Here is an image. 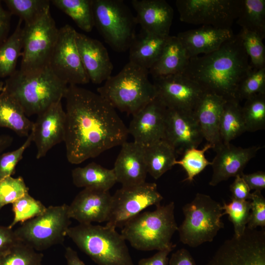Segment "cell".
<instances>
[{
  "instance_id": "obj_1",
  "label": "cell",
  "mask_w": 265,
  "mask_h": 265,
  "mask_svg": "<svg viewBox=\"0 0 265 265\" xmlns=\"http://www.w3.org/2000/svg\"><path fill=\"white\" fill-rule=\"evenodd\" d=\"M66 100V157L80 164L127 141L128 130L115 109L98 93L69 85Z\"/></svg>"
},
{
  "instance_id": "obj_2",
  "label": "cell",
  "mask_w": 265,
  "mask_h": 265,
  "mask_svg": "<svg viewBox=\"0 0 265 265\" xmlns=\"http://www.w3.org/2000/svg\"><path fill=\"white\" fill-rule=\"evenodd\" d=\"M249 60L240 37L234 34L217 50L190 58L183 74L205 92L239 101V86L252 68Z\"/></svg>"
},
{
  "instance_id": "obj_3",
  "label": "cell",
  "mask_w": 265,
  "mask_h": 265,
  "mask_svg": "<svg viewBox=\"0 0 265 265\" xmlns=\"http://www.w3.org/2000/svg\"><path fill=\"white\" fill-rule=\"evenodd\" d=\"M68 85L57 78L48 66L33 74L16 70L5 80L4 90L21 106L27 117L38 115L61 101Z\"/></svg>"
},
{
  "instance_id": "obj_4",
  "label": "cell",
  "mask_w": 265,
  "mask_h": 265,
  "mask_svg": "<svg viewBox=\"0 0 265 265\" xmlns=\"http://www.w3.org/2000/svg\"><path fill=\"white\" fill-rule=\"evenodd\" d=\"M175 205L171 202L153 211L142 212L127 221L121 234L138 250H173L172 237L178 230L174 216Z\"/></svg>"
},
{
  "instance_id": "obj_5",
  "label": "cell",
  "mask_w": 265,
  "mask_h": 265,
  "mask_svg": "<svg viewBox=\"0 0 265 265\" xmlns=\"http://www.w3.org/2000/svg\"><path fill=\"white\" fill-rule=\"evenodd\" d=\"M148 70L129 61L97 91L115 109L132 115L157 96Z\"/></svg>"
},
{
  "instance_id": "obj_6",
  "label": "cell",
  "mask_w": 265,
  "mask_h": 265,
  "mask_svg": "<svg viewBox=\"0 0 265 265\" xmlns=\"http://www.w3.org/2000/svg\"><path fill=\"white\" fill-rule=\"evenodd\" d=\"M67 236L98 265H135L126 240L115 228L79 224L70 227Z\"/></svg>"
},
{
  "instance_id": "obj_7",
  "label": "cell",
  "mask_w": 265,
  "mask_h": 265,
  "mask_svg": "<svg viewBox=\"0 0 265 265\" xmlns=\"http://www.w3.org/2000/svg\"><path fill=\"white\" fill-rule=\"evenodd\" d=\"M183 212L185 219L177 231L180 241L191 247L212 241L224 228L221 220L222 205L209 195L197 193L191 202L183 207Z\"/></svg>"
},
{
  "instance_id": "obj_8",
  "label": "cell",
  "mask_w": 265,
  "mask_h": 265,
  "mask_svg": "<svg viewBox=\"0 0 265 265\" xmlns=\"http://www.w3.org/2000/svg\"><path fill=\"white\" fill-rule=\"evenodd\" d=\"M94 26L115 51H127L134 39L135 17L122 0H92Z\"/></svg>"
},
{
  "instance_id": "obj_9",
  "label": "cell",
  "mask_w": 265,
  "mask_h": 265,
  "mask_svg": "<svg viewBox=\"0 0 265 265\" xmlns=\"http://www.w3.org/2000/svg\"><path fill=\"white\" fill-rule=\"evenodd\" d=\"M68 205L47 207L40 215L14 230L18 239L37 251L63 243L71 224Z\"/></svg>"
},
{
  "instance_id": "obj_10",
  "label": "cell",
  "mask_w": 265,
  "mask_h": 265,
  "mask_svg": "<svg viewBox=\"0 0 265 265\" xmlns=\"http://www.w3.org/2000/svg\"><path fill=\"white\" fill-rule=\"evenodd\" d=\"M58 31L50 11L34 24L25 25L19 69L22 73H36L48 66Z\"/></svg>"
},
{
  "instance_id": "obj_11",
  "label": "cell",
  "mask_w": 265,
  "mask_h": 265,
  "mask_svg": "<svg viewBox=\"0 0 265 265\" xmlns=\"http://www.w3.org/2000/svg\"><path fill=\"white\" fill-rule=\"evenodd\" d=\"M207 265H265V230L247 227L243 234L226 240Z\"/></svg>"
},
{
  "instance_id": "obj_12",
  "label": "cell",
  "mask_w": 265,
  "mask_h": 265,
  "mask_svg": "<svg viewBox=\"0 0 265 265\" xmlns=\"http://www.w3.org/2000/svg\"><path fill=\"white\" fill-rule=\"evenodd\" d=\"M163 197L155 183L122 187L112 195L110 214L106 225L116 229L122 227L129 220L147 208L160 206Z\"/></svg>"
},
{
  "instance_id": "obj_13",
  "label": "cell",
  "mask_w": 265,
  "mask_h": 265,
  "mask_svg": "<svg viewBox=\"0 0 265 265\" xmlns=\"http://www.w3.org/2000/svg\"><path fill=\"white\" fill-rule=\"evenodd\" d=\"M240 0H177L180 20L193 25L231 29Z\"/></svg>"
},
{
  "instance_id": "obj_14",
  "label": "cell",
  "mask_w": 265,
  "mask_h": 265,
  "mask_svg": "<svg viewBox=\"0 0 265 265\" xmlns=\"http://www.w3.org/2000/svg\"><path fill=\"white\" fill-rule=\"evenodd\" d=\"M76 32L68 24L59 29L48 65L54 75L68 85L85 84L90 81L77 47Z\"/></svg>"
},
{
  "instance_id": "obj_15",
  "label": "cell",
  "mask_w": 265,
  "mask_h": 265,
  "mask_svg": "<svg viewBox=\"0 0 265 265\" xmlns=\"http://www.w3.org/2000/svg\"><path fill=\"white\" fill-rule=\"evenodd\" d=\"M153 79L157 96L167 108L193 112L205 92L183 73Z\"/></svg>"
},
{
  "instance_id": "obj_16",
  "label": "cell",
  "mask_w": 265,
  "mask_h": 265,
  "mask_svg": "<svg viewBox=\"0 0 265 265\" xmlns=\"http://www.w3.org/2000/svg\"><path fill=\"white\" fill-rule=\"evenodd\" d=\"M162 139L176 154L183 155L187 149L197 148L204 137L193 112L167 108Z\"/></svg>"
},
{
  "instance_id": "obj_17",
  "label": "cell",
  "mask_w": 265,
  "mask_h": 265,
  "mask_svg": "<svg viewBox=\"0 0 265 265\" xmlns=\"http://www.w3.org/2000/svg\"><path fill=\"white\" fill-rule=\"evenodd\" d=\"M167 107L157 96L132 115L128 128L134 142L147 147L163 139Z\"/></svg>"
},
{
  "instance_id": "obj_18",
  "label": "cell",
  "mask_w": 265,
  "mask_h": 265,
  "mask_svg": "<svg viewBox=\"0 0 265 265\" xmlns=\"http://www.w3.org/2000/svg\"><path fill=\"white\" fill-rule=\"evenodd\" d=\"M65 119L61 101L37 115L29 133L36 147L37 159L45 157L55 145L64 142Z\"/></svg>"
},
{
  "instance_id": "obj_19",
  "label": "cell",
  "mask_w": 265,
  "mask_h": 265,
  "mask_svg": "<svg viewBox=\"0 0 265 265\" xmlns=\"http://www.w3.org/2000/svg\"><path fill=\"white\" fill-rule=\"evenodd\" d=\"M111 203L112 195L109 191L84 188L68 205L69 216L79 224L107 222Z\"/></svg>"
},
{
  "instance_id": "obj_20",
  "label": "cell",
  "mask_w": 265,
  "mask_h": 265,
  "mask_svg": "<svg viewBox=\"0 0 265 265\" xmlns=\"http://www.w3.org/2000/svg\"><path fill=\"white\" fill-rule=\"evenodd\" d=\"M261 148L259 146L242 148L222 144L214 150L216 155L211 162L212 174L209 185L215 186L231 177L241 176L248 162Z\"/></svg>"
},
{
  "instance_id": "obj_21",
  "label": "cell",
  "mask_w": 265,
  "mask_h": 265,
  "mask_svg": "<svg viewBox=\"0 0 265 265\" xmlns=\"http://www.w3.org/2000/svg\"><path fill=\"white\" fill-rule=\"evenodd\" d=\"M76 41L89 80L96 84L106 81L113 69L106 48L99 40L77 31Z\"/></svg>"
},
{
  "instance_id": "obj_22",
  "label": "cell",
  "mask_w": 265,
  "mask_h": 265,
  "mask_svg": "<svg viewBox=\"0 0 265 265\" xmlns=\"http://www.w3.org/2000/svg\"><path fill=\"white\" fill-rule=\"evenodd\" d=\"M137 24L144 32L160 36H169L174 10L164 0H132Z\"/></svg>"
},
{
  "instance_id": "obj_23",
  "label": "cell",
  "mask_w": 265,
  "mask_h": 265,
  "mask_svg": "<svg viewBox=\"0 0 265 265\" xmlns=\"http://www.w3.org/2000/svg\"><path fill=\"white\" fill-rule=\"evenodd\" d=\"M116 182L127 187L145 182L147 170L144 157V148L135 142H125L112 168Z\"/></svg>"
},
{
  "instance_id": "obj_24",
  "label": "cell",
  "mask_w": 265,
  "mask_h": 265,
  "mask_svg": "<svg viewBox=\"0 0 265 265\" xmlns=\"http://www.w3.org/2000/svg\"><path fill=\"white\" fill-rule=\"evenodd\" d=\"M226 101L219 96L205 92L193 112L204 139L212 146L214 150L223 144L219 133V123Z\"/></svg>"
},
{
  "instance_id": "obj_25",
  "label": "cell",
  "mask_w": 265,
  "mask_h": 265,
  "mask_svg": "<svg viewBox=\"0 0 265 265\" xmlns=\"http://www.w3.org/2000/svg\"><path fill=\"white\" fill-rule=\"evenodd\" d=\"M234 35L231 29L203 26L179 33V39L190 58L203 53L208 54L217 50Z\"/></svg>"
},
{
  "instance_id": "obj_26",
  "label": "cell",
  "mask_w": 265,
  "mask_h": 265,
  "mask_svg": "<svg viewBox=\"0 0 265 265\" xmlns=\"http://www.w3.org/2000/svg\"><path fill=\"white\" fill-rule=\"evenodd\" d=\"M190 58L177 36L169 35L155 63L149 70L153 78L183 73Z\"/></svg>"
},
{
  "instance_id": "obj_27",
  "label": "cell",
  "mask_w": 265,
  "mask_h": 265,
  "mask_svg": "<svg viewBox=\"0 0 265 265\" xmlns=\"http://www.w3.org/2000/svg\"><path fill=\"white\" fill-rule=\"evenodd\" d=\"M168 36L144 32L136 35L129 49V61L149 71L159 59Z\"/></svg>"
},
{
  "instance_id": "obj_28",
  "label": "cell",
  "mask_w": 265,
  "mask_h": 265,
  "mask_svg": "<svg viewBox=\"0 0 265 265\" xmlns=\"http://www.w3.org/2000/svg\"><path fill=\"white\" fill-rule=\"evenodd\" d=\"M33 122L26 115L20 104L3 90L0 93V127L12 130L20 136H28Z\"/></svg>"
},
{
  "instance_id": "obj_29",
  "label": "cell",
  "mask_w": 265,
  "mask_h": 265,
  "mask_svg": "<svg viewBox=\"0 0 265 265\" xmlns=\"http://www.w3.org/2000/svg\"><path fill=\"white\" fill-rule=\"evenodd\" d=\"M72 178L74 185L77 187L105 191H109L116 183L113 169L106 168L94 162L73 169Z\"/></svg>"
},
{
  "instance_id": "obj_30",
  "label": "cell",
  "mask_w": 265,
  "mask_h": 265,
  "mask_svg": "<svg viewBox=\"0 0 265 265\" xmlns=\"http://www.w3.org/2000/svg\"><path fill=\"white\" fill-rule=\"evenodd\" d=\"M176 153L162 139L144 148L147 173L157 180L175 165Z\"/></svg>"
},
{
  "instance_id": "obj_31",
  "label": "cell",
  "mask_w": 265,
  "mask_h": 265,
  "mask_svg": "<svg viewBox=\"0 0 265 265\" xmlns=\"http://www.w3.org/2000/svg\"><path fill=\"white\" fill-rule=\"evenodd\" d=\"M246 132L239 101H227L220 117L219 133L223 144L230 142Z\"/></svg>"
},
{
  "instance_id": "obj_32",
  "label": "cell",
  "mask_w": 265,
  "mask_h": 265,
  "mask_svg": "<svg viewBox=\"0 0 265 265\" xmlns=\"http://www.w3.org/2000/svg\"><path fill=\"white\" fill-rule=\"evenodd\" d=\"M23 21L19 19L12 34L0 44V77H9L16 70L23 47Z\"/></svg>"
},
{
  "instance_id": "obj_33",
  "label": "cell",
  "mask_w": 265,
  "mask_h": 265,
  "mask_svg": "<svg viewBox=\"0 0 265 265\" xmlns=\"http://www.w3.org/2000/svg\"><path fill=\"white\" fill-rule=\"evenodd\" d=\"M237 23L247 30L265 37V0H240Z\"/></svg>"
},
{
  "instance_id": "obj_34",
  "label": "cell",
  "mask_w": 265,
  "mask_h": 265,
  "mask_svg": "<svg viewBox=\"0 0 265 265\" xmlns=\"http://www.w3.org/2000/svg\"><path fill=\"white\" fill-rule=\"evenodd\" d=\"M57 8L69 16L84 31L90 32L94 26L92 0H52Z\"/></svg>"
},
{
  "instance_id": "obj_35",
  "label": "cell",
  "mask_w": 265,
  "mask_h": 265,
  "mask_svg": "<svg viewBox=\"0 0 265 265\" xmlns=\"http://www.w3.org/2000/svg\"><path fill=\"white\" fill-rule=\"evenodd\" d=\"M11 15L18 16L25 25L34 24L50 10L49 0H3Z\"/></svg>"
},
{
  "instance_id": "obj_36",
  "label": "cell",
  "mask_w": 265,
  "mask_h": 265,
  "mask_svg": "<svg viewBox=\"0 0 265 265\" xmlns=\"http://www.w3.org/2000/svg\"><path fill=\"white\" fill-rule=\"evenodd\" d=\"M246 132H255L265 129V94L254 95L241 106Z\"/></svg>"
},
{
  "instance_id": "obj_37",
  "label": "cell",
  "mask_w": 265,
  "mask_h": 265,
  "mask_svg": "<svg viewBox=\"0 0 265 265\" xmlns=\"http://www.w3.org/2000/svg\"><path fill=\"white\" fill-rule=\"evenodd\" d=\"M43 254L19 241L0 255V265H41Z\"/></svg>"
},
{
  "instance_id": "obj_38",
  "label": "cell",
  "mask_w": 265,
  "mask_h": 265,
  "mask_svg": "<svg viewBox=\"0 0 265 265\" xmlns=\"http://www.w3.org/2000/svg\"><path fill=\"white\" fill-rule=\"evenodd\" d=\"M212 146L207 143L202 149L192 148L187 149L180 160H176L175 164L181 166L186 173L187 177L184 181L191 182L194 178L201 173L211 162L207 160L205 153Z\"/></svg>"
},
{
  "instance_id": "obj_39",
  "label": "cell",
  "mask_w": 265,
  "mask_h": 265,
  "mask_svg": "<svg viewBox=\"0 0 265 265\" xmlns=\"http://www.w3.org/2000/svg\"><path fill=\"white\" fill-rule=\"evenodd\" d=\"M14 218L8 227L12 228L17 223H22L35 217L44 212L47 207L40 201L32 197L29 193L12 204Z\"/></svg>"
},
{
  "instance_id": "obj_40",
  "label": "cell",
  "mask_w": 265,
  "mask_h": 265,
  "mask_svg": "<svg viewBox=\"0 0 265 265\" xmlns=\"http://www.w3.org/2000/svg\"><path fill=\"white\" fill-rule=\"evenodd\" d=\"M231 199L228 203L223 202L222 214L228 215L229 220L234 225V235L239 237L243 234L249 220L251 201Z\"/></svg>"
},
{
  "instance_id": "obj_41",
  "label": "cell",
  "mask_w": 265,
  "mask_h": 265,
  "mask_svg": "<svg viewBox=\"0 0 265 265\" xmlns=\"http://www.w3.org/2000/svg\"><path fill=\"white\" fill-rule=\"evenodd\" d=\"M250 64L256 69L265 67V47L263 39L257 33L241 28L239 33Z\"/></svg>"
},
{
  "instance_id": "obj_42",
  "label": "cell",
  "mask_w": 265,
  "mask_h": 265,
  "mask_svg": "<svg viewBox=\"0 0 265 265\" xmlns=\"http://www.w3.org/2000/svg\"><path fill=\"white\" fill-rule=\"evenodd\" d=\"M260 94H265V67L252 68L239 86L238 99L240 101Z\"/></svg>"
},
{
  "instance_id": "obj_43",
  "label": "cell",
  "mask_w": 265,
  "mask_h": 265,
  "mask_svg": "<svg viewBox=\"0 0 265 265\" xmlns=\"http://www.w3.org/2000/svg\"><path fill=\"white\" fill-rule=\"evenodd\" d=\"M27 193L28 188L22 177L9 176L3 179L0 181V210Z\"/></svg>"
},
{
  "instance_id": "obj_44",
  "label": "cell",
  "mask_w": 265,
  "mask_h": 265,
  "mask_svg": "<svg viewBox=\"0 0 265 265\" xmlns=\"http://www.w3.org/2000/svg\"><path fill=\"white\" fill-rule=\"evenodd\" d=\"M32 142L29 134L25 142L19 148L0 155V181L7 177L12 176L15 173L16 165L22 159L25 151Z\"/></svg>"
},
{
  "instance_id": "obj_45",
  "label": "cell",
  "mask_w": 265,
  "mask_h": 265,
  "mask_svg": "<svg viewBox=\"0 0 265 265\" xmlns=\"http://www.w3.org/2000/svg\"><path fill=\"white\" fill-rule=\"evenodd\" d=\"M250 210L249 220L246 226L249 229L265 227V198L260 191L251 193Z\"/></svg>"
},
{
  "instance_id": "obj_46",
  "label": "cell",
  "mask_w": 265,
  "mask_h": 265,
  "mask_svg": "<svg viewBox=\"0 0 265 265\" xmlns=\"http://www.w3.org/2000/svg\"><path fill=\"white\" fill-rule=\"evenodd\" d=\"M231 199L238 200H250L251 193L248 186L241 176H237L230 185Z\"/></svg>"
},
{
  "instance_id": "obj_47",
  "label": "cell",
  "mask_w": 265,
  "mask_h": 265,
  "mask_svg": "<svg viewBox=\"0 0 265 265\" xmlns=\"http://www.w3.org/2000/svg\"><path fill=\"white\" fill-rule=\"evenodd\" d=\"M19 241L14 230L8 226L0 225V255L7 251Z\"/></svg>"
},
{
  "instance_id": "obj_48",
  "label": "cell",
  "mask_w": 265,
  "mask_h": 265,
  "mask_svg": "<svg viewBox=\"0 0 265 265\" xmlns=\"http://www.w3.org/2000/svg\"><path fill=\"white\" fill-rule=\"evenodd\" d=\"M250 190L260 191L265 188V172L258 171L252 173L241 175Z\"/></svg>"
},
{
  "instance_id": "obj_49",
  "label": "cell",
  "mask_w": 265,
  "mask_h": 265,
  "mask_svg": "<svg viewBox=\"0 0 265 265\" xmlns=\"http://www.w3.org/2000/svg\"><path fill=\"white\" fill-rule=\"evenodd\" d=\"M168 265H196V264L189 252L181 248L171 255Z\"/></svg>"
},
{
  "instance_id": "obj_50",
  "label": "cell",
  "mask_w": 265,
  "mask_h": 265,
  "mask_svg": "<svg viewBox=\"0 0 265 265\" xmlns=\"http://www.w3.org/2000/svg\"><path fill=\"white\" fill-rule=\"evenodd\" d=\"M171 249L158 251L153 256L147 258L140 259L138 265H168V256Z\"/></svg>"
},
{
  "instance_id": "obj_51",
  "label": "cell",
  "mask_w": 265,
  "mask_h": 265,
  "mask_svg": "<svg viewBox=\"0 0 265 265\" xmlns=\"http://www.w3.org/2000/svg\"><path fill=\"white\" fill-rule=\"evenodd\" d=\"M11 14L2 7L0 0V44L7 38L10 26Z\"/></svg>"
},
{
  "instance_id": "obj_52",
  "label": "cell",
  "mask_w": 265,
  "mask_h": 265,
  "mask_svg": "<svg viewBox=\"0 0 265 265\" xmlns=\"http://www.w3.org/2000/svg\"><path fill=\"white\" fill-rule=\"evenodd\" d=\"M64 256L67 265H85L79 257L77 252L69 246L66 248Z\"/></svg>"
},
{
  "instance_id": "obj_53",
  "label": "cell",
  "mask_w": 265,
  "mask_h": 265,
  "mask_svg": "<svg viewBox=\"0 0 265 265\" xmlns=\"http://www.w3.org/2000/svg\"><path fill=\"white\" fill-rule=\"evenodd\" d=\"M11 141L12 139L9 136H0V156L1 152L10 144Z\"/></svg>"
},
{
  "instance_id": "obj_54",
  "label": "cell",
  "mask_w": 265,
  "mask_h": 265,
  "mask_svg": "<svg viewBox=\"0 0 265 265\" xmlns=\"http://www.w3.org/2000/svg\"><path fill=\"white\" fill-rule=\"evenodd\" d=\"M4 83L3 82L0 81V91L2 92L4 90Z\"/></svg>"
},
{
  "instance_id": "obj_55",
  "label": "cell",
  "mask_w": 265,
  "mask_h": 265,
  "mask_svg": "<svg viewBox=\"0 0 265 265\" xmlns=\"http://www.w3.org/2000/svg\"></svg>"
}]
</instances>
